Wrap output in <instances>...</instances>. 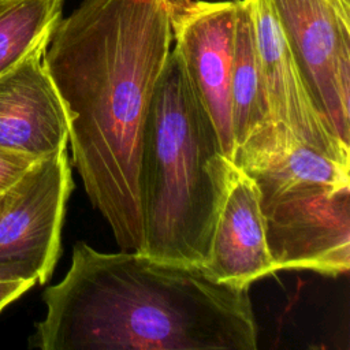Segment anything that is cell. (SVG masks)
Returning a JSON list of instances; mask_svg holds the SVG:
<instances>
[{"mask_svg":"<svg viewBox=\"0 0 350 350\" xmlns=\"http://www.w3.org/2000/svg\"><path fill=\"white\" fill-rule=\"evenodd\" d=\"M171 44L168 0H83L42 56L66 111L72 163L122 250L142 252L141 137Z\"/></svg>","mask_w":350,"mask_h":350,"instance_id":"cell-1","label":"cell"},{"mask_svg":"<svg viewBox=\"0 0 350 350\" xmlns=\"http://www.w3.org/2000/svg\"><path fill=\"white\" fill-rule=\"evenodd\" d=\"M42 299L46 312L30 336L41 350L257 349L249 287L141 252L78 242L67 273Z\"/></svg>","mask_w":350,"mask_h":350,"instance_id":"cell-2","label":"cell"},{"mask_svg":"<svg viewBox=\"0 0 350 350\" xmlns=\"http://www.w3.org/2000/svg\"><path fill=\"white\" fill-rule=\"evenodd\" d=\"M234 170L178 51L171 49L141 137V253L204 267Z\"/></svg>","mask_w":350,"mask_h":350,"instance_id":"cell-3","label":"cell"},{"mask_svg":"<svg viewBox=\"0 0 350 350\" xmlns=\"http://www.w3.org/2000/svg\"><path fill=\"white\" fill-rule=\"evenodd\" d=\"M232 163L256 183L276 271L327 276L350 268V164L268 122L235 148Z\"/></svg>","mask_w":350,"mask_h":350,"instance_id":"cell-4","label":"cell"},{"mask_svg":"<svg viewBox=\"0 0 350 350\" xmlns=\"http://www.w3.org/2000/svg\"><path fill=\"white\" fill-rule=\"evenodd\" d=\"M306 89L350 146V0H272Z\"/></svg>","mask_w":350,"mask_h":350,"instance_id":"cell-5","label":"cell"},{"mask_svg":"<svg viewBox=\"0 0 350 350\" xmlns=\"http://www.w3.org/2000/svg\"><path fill=\"white\" fill-rule=\"evenodd\" d=\"M67 149L37 160L0 193V262L45 284L60 254L66 204L72 190Z\"/></svg>","mask_w":350,"mask_h":350,"instance_id":"cell-6","label":"cell"},{"mask_svg":"<svg viewBox=\"0 0 350 350\" xmlns=\"http://www.w3.org/2000/svg\"><path fill=\"white\" fill-rule=\"evenodd\" d=\"M172 41L186 74L216 127L224 154L232 161L230 82L237 4L231 1L168 0Z\"/></svg>","mask_w":350,"mask_h":350,"instance_id":"cell-7","label":"cell"},{"mask_svg":"<svg viewBox=\"0 0 350 350\" xmlns=\"http://www.w3.org/2000/svg\"><path fill=\"white\" fill-rule=\"evenodd\" d=\"M249 4L271 122L284 124L328 157L350 164V146L336 137L313 103L272 0H249Z\"/></svg>","mask_w":350,"mask_h":350,"instance_id":"cell-8","label":"cell"},{"mask_svg":"<svg viewBox=\"0 0 350 350\" xmlns=\"http://www.w3.org/2000/svg\"><path fill=\"white\" fill-rule=\"evenodd\" d=\"M46 46L0 74V148L37 159L68 144L66 111L42 62Z\"/></svg>","mask_w":350,"mask_h":350,"instance_id":"cell-9","label":"cell"},{"mask_svg":"<svg viewBox=\"0 0 350 350\" xmlns=\"http://www.w3.org/2000/svg\"><path fill=\"white\" fill-rule=\"evenodd\" d=\"M202 268L215 280L238 287L278 272L267 245L257 186L237 165Z\"/></svg>","mask_w":350,"mask_h":350,"instance_id":"cell-10","label":"cell"},{"mask_svg":"<svg viewBox=\"0 0 350 350\" xmlns=\"http://www.w3.org/2000/svg\"><path fill=\"white\" fill-rule=\"evenodd\" d=\"M237 21L230 82L231 123L235 148L271 122L258 60L249 0H235ZM235 152V150H234Z\"/></svg>","mask_w":350,"mask_h":350,"instance_id":"cell-11","label":"cell"},{"mask_svg":"<svg viewBox=\"0 0 350 350\" xmlns=\"http://www.w3.org/2000/svg\"><path fill=\"white\" fill-rule=\"evenodd\" d=\"M64 0H0V74L46 46L63 18Z\"/></svg>","mask_w":350,"mask_h":350,"instance_id":"cell-12","label":"cell"},{"mask_svg":"<svg viewBox=\"0 0 350 350\" xmlns=\"http://www.w3.org/2000/svg\"><path fill=\"white\" fill-rule=\"evenodd\" d=\"M36 284V279L18 267L0 262V312Z\"/></svg>","mask_w":350,"mask_h":350,"instance_id":"cell-13","label":"cell"},{"mask_svg":"<svg viewBox=\"0 0 350 350\" xmlns=\"http://www.w3.org/2000/svg\"><path fill=\"white\" fill-rule=\"evenodd\" d=\"M37 160V157L0 148V193L12 186Z\"/></svg>","mask_w":350,"mask_h":350,"instance_id":"cell-14","label":"cell"}]
</instances>
